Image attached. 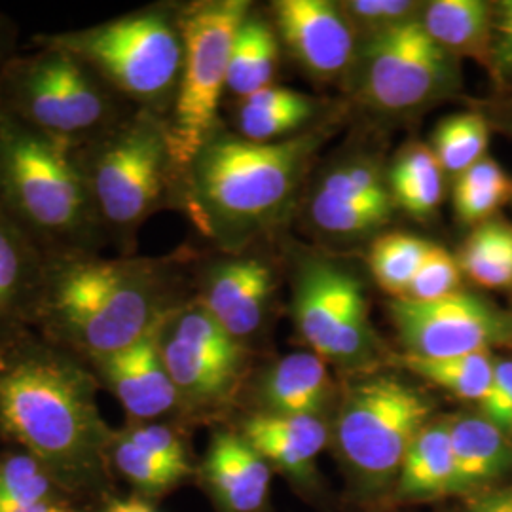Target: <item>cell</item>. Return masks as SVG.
Masks as SVG:
<instances>
[{"label": "cell", "instance_id": "19", "mask_svg": "<svg viewBox=\"0 0 512 512\" xmlns=\"http://www.w3.org/2000/svg\"><path fill=\"white\" fill-rule=\"evenodd\" d=\"M454 497H475L512 480V437L480 412L450 416Z\"/></svg>", "mask_w": 512, "mask_h": 512}, {"label": "cell", "instance_id": "23", "mask_svg": "<svg viewBox=\"0 0 512 512\" xmlns=\"http://www.w3.org/2000/svg\"><path fill=\"white\" fill-rule=\"evenodd\" d=\"M421 25L450 55H469L490 63L494 10L482 0H435L423 6Z\"/></svg>", "mask_w": 512, "mask_h": 512}, {"label": "cell", "instance_id": "16", "mask_svg": "<svg viewBox=\"0 0 512 512\" xmlns=\"http://www.w3.org/2000/svg\"><path fill=\"white\" fill-rule=\"evenodd\" d=\"M196 475L219 512H262L266 507L272 467L239 431L217 429L211 435Z\"/></svg>", "mask_w": 512, "mask_h": 512}, {"label": "cell", "instance_id": "40", "mask_svg": "<svg viewBox=\"0 0 512 512\" xmlns=\"http://www.w3.org/2000/svg\"><path fill=\"white\" fill-rule=\"evenodd\" d=\"M490 67L499 78H507L512 74V0L499 2L494 10Z\"/></svg>", "mask_w": 512, "mask_h": 512}, {"label": "cell", "instance_id": "2", "mask_svg": "<svg viewBox=\"0 0 512 512\" xmlns=\"http://www.w3.org/2000/svg\"><path fill=\"white\" fill-rule=\"evenodd\" d=\"M184 302L164 258L48 256L31 327L92 365L135 344Z\"/></svg>", "mask_w": 512, "mask_h": 512}, {"label": "cell", "instance_id": "43", "mask_svg": "<svg viewBox=\"0 0 512 512\" xmlns=\"http://www.w3.org/2000/svg\"><path fill=\"white\" fill-rule=\"evenodd\" d=\"M16 46H18V25L8 16L0 14V69L18 54Z\"/></svg>", "mask_w": 512, "mask_h": 512}, {"label": "cell", "instance_id": "32", "mask_svg": "<svg viewBox=\"0 0 512 512\" xmlns=\"http://www.w3.org/2000/svg\"><path fill=\"white\" fill-rule=\"evenodd\" d=\"M431 249L433 243L425 239L403 232L387 234L370 249V270L385 293L403 298Z\"/></svg>", "mask_w": 512, "mask_h": 512}, {"label": "cell", "instance_id": "25", "mask_svg": "<svg viewBox=\"0 0 512 512\" xmlns=\"http://www.w3.org/2000/svg\"><path fill=\"white\" fill-rule=\"evenodd\" d=\"M277 57L279 46L272 25L249 12L239 23L234 37L226 90L245 99L270 88L277 69Z\"/></svg>", "mask_w": 512, "mask_h": 512}, {"label": "cell", "instance_id": "33", "mask_svg": "<svg viewBox=\"0 0 512 512\" xmlns=\"http://www.w3.org/2000/svg\"><path fill=\"white\" fill-rule=\"evenodd\" d=\"M511 192L507 173L486 156L459 175L454 188V207L461 222L476 224L494 215Z\"/></svg>", "mask_w": 512, "mask_h": 512}, {"label": "cell", "instance_id": "18", "mask_svg": "<svg viewBox=\"0 0 512 512\" xmlns=\"http://www.w3.org/2000/svg\"><path fill=\"white\" fill-rule=\"evenodd\" d=\"M239 435L270 467L298 482H310L315 459L327 448L329 425L321 416H283L256 412L245 418Z\"/></svg>", "mask_w": 512, "mask_h": 512}, {"label": "cell", "instance_id": "12", "mask_svg": "<svg viewBox=\"0 0 512 512\" xmlns=\"http://www.w3.org/2000/svg\"><path fill=\"white\" fill-rule=\"evenodd\" d=\"M452 57L420 18L365 38L355 61L361 99L384 112L418 109L454 82Z\"/></svg>", "mask_w": 512, "mask_h": 512}, {"label": "cell", "instance_id": "10", "mask_svg": "<svg viewBox=\"0 0 512 512\" xmlns=\"http://www.w3.org/2000/svg\"><path fill=\"white\" fill-rule=\"evenodd\" d=\"M294 323L311 351L323 361L370 370L382 357V344L368 319L361 281L325 260L302 268L294 293Z\"/></svg>", "mask_w": 512, "mask_h": 512}, {"label": "cell", "instance_id": "31", "mask_svg": "<svg viewBox=\"0 0 512 512\" xmlns=\"http://www.w3.org/2000/svg\"><path fill=\"white\" fill-rule=\"evenodd\" d=\"M490 124L482 114L463 112L442 120L433 137V152L442 171L461 175L486 158Z\"/></svg>", "mask_w": 512, "mask_h": 512}, {"label": "cell", "instance_id": "24", "mask_svg": "<svg viewBox=\"0 0 512 512\" xmlns=\"http://www.w3.org/2000/svg\"><path fill=\"white\" fill-rule=\"evenodd\" d=\"M315 112V103L304 93L270 86L239 99L238 135L256 143L283 141L302 128Z\"/></svg>", "mask_w": 512, "mask_h": 512}, {"label": "cell", "instance_id": "11", "mask_svg": "<svg viewBox=\"0 0 512 512\" xmlns=\"http://www.w3.org/2000/svg\"><path fill=\"white\" fill-rule=\"evenodd\" d=\"M162 355L181 410L209 412L238 391L247 348L194 298L171 311L162 329Z\"/></svg>", "mask_w": 512, "mask_h": 512}, {"label": "cell", "instance_id": "4", "mask_svg": "<svg viewBox=\"0 0 512 512\" xmlns=\"http://www.w3.org/2000/svg\"><path fill=\"white\" fill-rule=\"evenodd\" d=\"M317 147L315 135L256 143L217 131L188 167L181 198L203 234L230 241L287 202Z\"/></svg>", "mask_w": 512, "mask_h": 512}, {"label": "cell", "instance_id": "26", "mask_svg": "<svg viewBox=\"0 0 512 512\" xmlns=\"http://www.w3.org/2000/svg\"><path fill=\"white\" fill-rule=\"evenodd\" d=\"M442 173L433 148H406L389 173L393 203L412 217L429 219L442 200Z\"/></svg>", "mask_w": 512, "mask_h": 512}, {"label": "cell", "instance_id": "39", "mask_svg": "<svg viewBox=\"0 0 512 512\" xmlns=\"http://www.w3.org/2000/svg\"><path fill=\"white\" fill-rule=\"evenodd\" d=\"M478 412L512 437V359H495L494 378Z\"/></svg>", "mask_w": 512, "mask_h": 512}, {"label": "cell", "instance_id": "3", "mask_svg": "<svg viewBox=\"0 0 512 512\" xmlns=\"http://www.w3.org/2000/svg\"><path fill=\"white\" fill-rule=\"evenodd\" d=\"M0 209L46 258L109 247L73 150L4 114Z\"/></svg>", "mask_w": 512, "mask_h": 512}, {"label": "cell", "instance_id": "29", "mask_svg": "<svg viewBox=\"0 0 512 512\" xmlns=\"http://www.w3.org/2000/svg\"><path fill=\"white\" fill-rule=\"evenodd\" d=\"M404 366L423 380L448 391L461 401L480 403L494 378L492 351H476L446 359H421L404 355Z\"/></svg>", "mask_w": 512, "mask_h": 512}, {"label": "cell", "instance_id": "15", "mask_svg": "<svg viewBox=\"0 0 512 512\" xmlns=\"http://www.w3.org/2000/svg\"><path fill=\"white\" fill-rule=\"evenodd\" d=\"M275 14L279 37L308 73L330 80L355 65L361 40L340 4L281 0Z\"/></svg>", "mask_w": 512, "mask_h": 512}, {"label": "cell", "instance_id": "14", "mask_svg": "<svg viewBox=\"0 0 512 512\" xmlns=\"http://www.w3.org/2000/svg\"><path fill=\"white\" fill-rule=\"evenodd\" d=\"M167 317L135 344L88 365L99 385L122 404L128 421H158L181 408L160 344Z\"/></svg>", "mask_w": 512, "mask_h": 512}, {"label": "cell", "instance_id": "28", "mask_svg": "<svg viewBox=\"0 0 512 512\" xmlns=\"http://www.w3.org/2000/svg\"><path fill=\"white\" fill-rule=\"evenodd\" d=\"M57 501L76 499L35 456L19 448L0 454V512Z\"/></svg>", "mask_w": 512, "mask_h": 512}, {"label": "cell", "instance_id": "17", "mask_svg": "<svg viewBox=\"0 0 512 512\" xmlns=\"http://www.w3.org/2000/svg\"><path fill=\"white\" fill-rule=\"evenodd\" d=\"M272 291V270L262 260L228 258L207 268L196 300L243 342L260 329Z\"/></svg>", "mask_w": 512, "mask_h": 512}, {"label": "cell", "instance_id": "41", "mask_svg": "<svg viewBox=\"0 0 512 512\" xmlns=\"http://www.w3.org/2000/svg\"><path fill=\"white\" fill-rule=\"evenodd\" d=\"M465 512H512V480L469 497Z\"/></svg>", "mask_w": 512, "mask_h": 512}, {"label": "cell", "instance_id": "36", "mask_svg": "<svg viewBox=\"0 0 512 512\" xmlns=\"http://www.w3.org/2000/svg\"><path fill=\"white\" fill-rule=\"evenodd\" d=\"M319 192L342 200L393 203L389 186L385 184L380 169L368 162L336 167L325 177V181L319 186Z\"/></svg>", "mask_w": 512, "mask_h": 512}, {"label": "cell", "instance_id": "45", "mask_svg": "<svg viewBox=\"0 0 512 512\" xmlns=\"http://www.w3.org/2000/svg\"><path fill=\"white\" fill-rule=\"evenodd\" d=\"M511 131H512V124H511Z\"/></svg>", "mask_w": 512, "mask_h": 512}, {"label": "cell", "instance_id": "6", "mask_svg": "<svg viewBox=\"0 0 512 512\" xmlns=\"http://www.w3.org/2000/svg\"><path fill=\"white\" fill-rule=\"evenodd\" d=\"M33 44V54H16L0 69L4 116L76 152L137 110L76 55Z\"/></svg>", "mask_w": 512, "mask_h": 512}, {"label": "cell", "instance_id": "8", "mask_svg": "<svg viewBox=\"0 0 512 512\" xmlns=\"http://www.w3.org/2000/svg\"><path fill=\"white\" fill-rule=\"evenodd\" d=\"M249 12L251 4L245 0H200L181 6L183 73L165 118L169 152L181 186L198 152L219 131L232 44Z\"/></svg>", "mask_w": 512, "mask_h": 512}, {"label": "cell", "instance_id": "9", "mask_svg": "<svg viewBox=\"0 0 512 512\" xmlns=\"http://www.w3.org/2000/svg\"><path fill=\"white\" fill-rule=\"evenodd\" d=\"M431 399L397 376L374 374L348 387L334 427L338 456L359 490L384 494L404 456L433 420Z\"/></svg>", "mask_w": 512, "mask_h": 512}, {"label": "cell", "instance_id": "21", "mask_svg": "<svg viewBox=\"0 0 512 512\" xmlns=\"http://www.w3.org/2000/svg\"><path fill=\"white\" fill-rule=\"evenodd\" d=\"M332 395L327 361L298 351L275 363L260 384V412L283 416H321Z\"/></svg>", "mask_w": 512, "mask_h": 512}, {"label": "cell", "instance_id": "22", "mask_svg": "<svg viewBox=\"0 0 512 512\" xmlns=\"http://www.w3.org/2000/svg\"><path fill=\"white\" fill-rule=\"evenodd\" d=\"M456 467L450 437V416L431 420L412 440L395 488L406 501L454 497Z\"/></svg>", "mask_w": 512, "mask_h": 512}, {"label": "cell", "instance_id": "35", "mask_svg": "<svg viewBox=\"0 0 512 512\" xmlns=\"http://www.w3.org/2000/svg\"><path fill=\"white\" fill-rule=\"evenodd\" d=\"M359 40L382 33L404 21L420 18L423 4L410 0H348L340 2Z\"/></svg>", "mask_w": 512, "mask_h": 512}, {"label": "cell", "instance_id": "30", "mask_svg": "<svg viewBox=\"0 0 512 512\" xmlns=\"http://www.w3.org/2000/svg\"><path fill=\"white\" fill-rule=\"evenodd\" d=\"M461 272L486 289L512 287V226L488 220L465 241Z\"/></svg>", "mask_w": 512, "mask_h": 512}, {"label": "cell", "instance_id": "5", "mask_svg": "<svg viewBox=\"0 0 512 512\" xmlns=\"http://www.w3.org/2000/svg\"><path fill=\"white\" fill-rule=\"evenodd\" d=\"M93 209L109 245L133 255L135 234L173 190L183 186L171 160L165 120L133 110L128 116L74 152Z\"/></svg>", "mask_w": 512, "mask_h": 512}, {"label": "cell", "instance_id": "37", "mask_svg": "<svg viewBox=\"0 0 512 512\" xmlns=\"http://www.w3.org/2000/svg\"><path fill=\"white\" fill-rule=\"evenodd\" d=\"M122 431L131 442L152 456L181 469L186 475H196L183 433L177 427L162 421H128Z\"/></svg>", "mask_w": 512, "mask_h": 512}, {"label": "cell", "instance_id": "20", "mask_svg": "<svg viewBox=\"0 0 512 512\" xmlns=\"http://www.w3.org/2000/svg\"><path fill=\"white\" fill-rule=\"evenodd\" d=\"M46 256L0 209V334L31 327Z\"/></svg>", "mask_w": 512, "mask_h": 512}, {"label": "cell", "instance_id": "13", "mask_svg": "<svg viewBox=\"0 0 512 512\" xmlns=\"http://www.w3.org/2000/svg\"><path fill=\"white\" fill-rule=\"evenodd\" d=\"M389 315L408 357L446 359L512 342V313L461 289L437 300L393 298Z\"/></svg>", "mask_w": 512, "mask_h": 512}, {"label": "cell", "instance_id": "27", "mask_svg": "<svg viewBox=\"0 0 512 512\" xmlns=\"http://www.w3.org/2000/svg\"><path fill=\"white\" fill-rule=\"evenodd\" d=\"M107 465L112 476L122 478L131 486L133 494L148 501L173 492L190 478L181 469L131 442L122 429H112L107 444Z\"/></svg>", "mask_w": 512, "mask_h": 512}, {"label": "cell", "instance_id": "42", "mask_svg": "<svg viewBox=\"0 0 512 512\" xmlns=\"http://www.w3.org/2000/svg\"><path fill=\"white\" fill-rule=\"evenodd\" d=\"M99 512H158L156 507L139 495H129V497H109L101 507Z\"/></svg>", "mask_w": 512, "mask_h": 512}, {"label": "cell", "instance_id": "34", "mask_svg": "<svg viewBox=\"0 0 512 512\" xmlns=\"http://www.w3.org/2000/svg\"><path fill=\"white\" fill-rule=\"evenodd\" d=\"M393 203L342 200L323 192H315L311 202V219L329 234L355 236L372 232L391 217Z\"/></svg>", "mask_w": 512, "mask_h": 512}, {"label": "cell", "instance_id": "38", "mask_svg": "<svg viewBox=\"0 0 512 512\" xmlns=\"http://www.w3.org/2000/svg\"><path fill=\"white\" fill-rule=\"evenodd\" d=\"M461 285V266L458 258L446 249L433 245L429 255L421 262L403 298L408 300H437L456 293Z\"/></svg>", "mask_w": 512, "mask_h": 512}, {"label": "cell", "instance_id": "44", "mask_svg": "<svg viewBox=\"0 0 512 512\" xmlns=\"http://www.w3.org/2000/svg\"><path fill=\"white\" fill-rule=\"evenodd\" d=\"M0 120H2V112H0Z\"/></svg>", "mask_w": 512, "mask_h": 512}, {"label": "cell", "instance_id": "1", "mask_svg": "<svg viewBox=\"0 0 512 512\" xmlns=\"http://www.w3.org/2000/svg\"><path fill=\"white\" fill-rule=\"evenodd\" d=\"M92 368L33 327L0 334V437L35 458L76 501L103 505L112 490Z\"/></svg>", "mask_w": 512, "mask_h": 512}, {"label": "cell", "instance_id": "7", "mask_svg": "<svg viewBox=\"0 0 512 512\" xmlns=\"http://www.w3.org/2000/svg\"><path fill=\"white\" fill-rule=\"evenodd\" d=\"M181 8L148 6L92 27L42 33L35 42L82 59L133 109L167 118L181 82Z\"/></svg>", "mask_w": 512, "mask_h": 512}]
</instances>
